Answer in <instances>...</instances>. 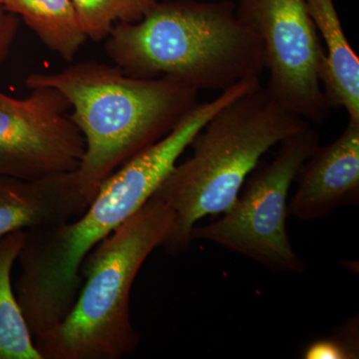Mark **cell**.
<instances>
[{"instance_id":"6da1fadb","label":"cell","mask_w":359,"mask_h":359,"mask_svg":"<svg viewBox=\"0 0 359 359\" xmlns=\"http://www.w3.org/2000/svg\"><path fill=\"white\" fill-rule=\"evenodd\" d=\"M222 107L218 98L196 104L167 136L110 175L78 219L25 231L14 292L34 344L69 313L81 287L85 257L148 202Z\"/></svg>"},{"instance_id":"7a4b0ae2","label":"cell","mask_w":359,"mask_h":359,"mask_svg":"<svg viewBox=\"0 0 359 359\" xmlns=\"http://www.w3.org/2000/svg\"><path fill=\"white\" fill-rule=\"evenodd\" d=\"M105 40L106 53L129 76L169 78L198 92H222L266 70L262 40L238 18L233 0L157 1Z\"/></svg>"},{"instance_id":"3957f363","label":"cell","mask_w":359,"mask_h":359,"mask_svg":"<svg viewBox=\"0 0 359 359\" xmlns=\"http://www.w3.org/2000/svg\"><path fill=\"white\" fill-rule=\"evenodd\" d=\"M25 84L53 87L69 101L70 118L85 140L77 182L89 203L116 170L167 136L199 93L169 78L132 77L95 61L33 73Z\"/></svg>"},{"instance_id":"277c9868","label":"cell","mask_w":359,"mask_h":359,"mask_svg":"<svg viewBox=\"0 0 359 359\" xmlns=\"http://www.w3.org/2000/svg\"><path fill=\"white\" fill-rule=\"evenodd\" d=\"M311 123L283 108L261 80L212 116L191 142L192 156L173 169L154 195L174 212L163 247L187 252L201 219L224 214L269 150Z\"/></svg>"},{"instance_id":"5b68a950","label":"cell","mask_w":359,"mask_h":359,"mask_svg":"<svg viewBox=\"0 0 359 359\" xmlns=\"http://www.w3.org/2000/svg\"><path fill=\"white\" fill-rule=\"evenodd\" d=\"M173 221L171 208L152 196L89 252L69 313L35 342L42 359H122L136 351L140 334L132 325V287L148 257L164 245Z\"/></svg>"},{"instance_id":"8992f818","label":"cell","mask_w":359,"mask_h":359,"mask_svg":"<svg viewBox=\"0 0 359 359\" xmlns=\"http://www.w3.org/2000/svg\"><path fill=\"white\" fill-rule=\"evenodd\" d=\"M269 163H259L218 221L194 226L192 241L216 243L276 273H301L306 264L287 235V198L299 168L320 146L311 124L283 139Z\"/></svg>"},{"instance_id":"52a82bcc","label":"cell","mask_w":359,"mask_h":359,"mask_svg":"<svg viewBox=\"0 0 359 359\" xmlns=\"http://www.w3.org/2000/svg\"><path fill=\"white\" fill-rule=\"evenodd\" d=\"M238 18L264 46L266 88L280 105L323 124L330 107L321 85L325 50L306 0H237Z\"/></svg>"},{"instance_id":"ba28073f","label":"cell","mask_w":359,"mask_h":359,"mask_svg":"<svg viewBox=\"0 0 359 359\" xmlns=\"http://www.w3.org/2000/svg\"><path fill=\"white\" fill-rule=\"evenodd\" d=\"M25 98L0 91V176L37 180L77 171L85 140L58 89L34 86Z\"/></svg>"},{"instance_id":"9c48e42d","label":"cell","mask_w":359,"mask_h":359,"mask_svg":"<svg viewBox=\"0 0 359 359\" xmlns=\"http://www.w3.org/2000/svg\"><path fill=\"white\" fill-rule=\"evenodd\" d=\"M289 216L311 221L325 218L344 205L359 204V122L348 120L330 145L318 146L299 168Z\"/></svg>"},{"instance_id":"30bf717a","label":"cell","mask_w":359,"mask_h":359,"mask_svg":"<svg viewBox=\"0 0 359 359\" xmlns=\"http://www.w3.org/2000/svg\"><path fill=\"white\" fill-rule=\"evenodd\" d=\"M88 205L76 171L37 180L0 176V238L67 223Z\"/></svg>"},{"instance_id":"8fae6325","label":"cell","mask_w":359,"mask_h":359,"mask_svg":"<svg viewBox=\"0 0 359 359\" xmlns=\"http://www.w3.org/2000/svg\"><path fill=\"white\" fill-rule=\"evenodd\" d=\"M306 6L323 40L321 85L330 109L344 108L348 120L359 122V58L346 39L334 0H306Z\"/></svg>"},{"instance_id":"7c38bea8","label":"cell","mask_w":359,"mask_h":359,"mask_svg":"<svg viewBox=\"0 0 359 359\" xmlns=\"http://www.w3.org/2000/svg\"><path fill=\"white\" fill-rule=\"evenodd\" d=\"M2 6L66 61H72L86 41L71 0H4Z\"/></svg>"},{"instance_id":"4fadbf2b","label":"cell","mask_w":359,"mask_h":359,"mask_svg":"<svg viewBox=\"0 0 359 359\" xmlns=\"http://www.w3.org/2000/svg\"><path fill=\"white\" fill-rule=\"evenodd\" d=\"M25 231L0 238V359H42L11 283Z\"/></svg>"},{"instance_id":"5bb4252c","label":"cell","mask_w":359,"mask_h":359,"mask_svg":"<svg viewBox=\"0 0 359 359\" xmlns=\"http://www.w3.org/2000/svg\"><path fill=\"white\" fill-rule=\"evenodd\" d=\"M87 39L102 41L118 23L141 20L157 0H71Z\"/></svg>"},{"instance_id":"9a60e30c","label":"cell","mask_w":359,"mask_h":359,"mask_svg":"<svg viewBox=\"0 0 359 359\" xmlns=\"http://www.w3.org/2000/svg\"><path fill=\"white\" fill-rule=\"evenodd\" d=\"M306 359H346L353 358L349 349L337 334L328 339L316 340L304 351Z\"/></svg>"},{"instance_id":"2e32d148","label":"cell","mask_w":359,"mask_h":359,"mask_svg":"<svg viewBox=\"0 0 359 359\" xmlns=\"http://www.w3.org/2000/svg\"><path fill=\"white\" fill-rule=\"evenodd\" d=\"M20 28V18L0 4V65L6 61Z\"/></svg>"},{"instance_id":"e0dca14e","label":"cell","mask_w":359,"mask_h":359,"mask_svg":"<svg viewBox=\"0 0 359 359\" xmlns=\"http://www.w3.org/2000/svg\"><path fill=\"white\" fill-rule=\"evenodd\" d=\"M2 2H4V0H0V4H2Z\"/></svg>"}]
</instances>
